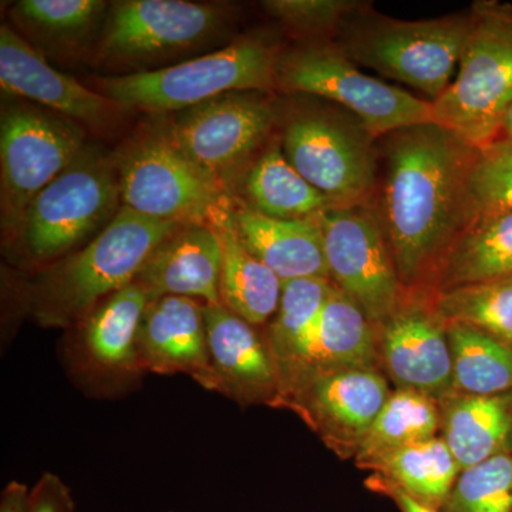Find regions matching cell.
I'll return each instance as SVG.
<instances>
[{
	"label": "cell",
	"instance_id": "277c9868",
	"mask_svg": "<svg viewBox=\"0 0 512 512\" xmlns=\"http://www.w3.org/2000/svg\"><path fill=\"white\" fill-rule=\"evenodd\" d=\"M279 57L281 52L265 40L247 37L187 62L101 77L96 84L121 110L174 113L224 94L278 87Z\"/></svg>",
	"mask_w": 512,
	"mask_h": 512
},
{
	"label": "cell",
	"instance_id": "8fae6325",
	"mask_svg": "<svg viewBox=\"0 0 512 512\" xmlns=\"http://www.w3.org/2000/svg\"><path fill=\"white\" fill-rule=\"evenodd\" d=\"M330 282L380 326L407 298L375 212L339 205L316 215Z\"/></svg>",
	"mask_w": 512,
	"mask_h": 512
},
{
	"label": "cell",
	"instance_id": "4dcf8cb0",
	"mask_svg": "<svg viewBox=\"0 0 512 512\" xmlns=\"http://www.w3.org/2000/svg\"><path fill=\"white\" fill-rule=\"evenodd\" d=\"M110 5L101 0H20L13 22L30 39L50 49L76 47L101 30Z\"/></svg>",
	"mask_w": 512,
	"mask_h": 512
},
{
	"label": "cell",
	"instance_id": "8d00e7d4",
	"mask_svg": "<svg viewBox=\"0 0 512 512\" xmlns=\"http://www.w3.org/2000/svg\"><path fill=\"white\" fill-rule=\"evenodd\" d=\"M365 484L370 490L392 498L402 512H440L439 510H434V508L421 504L420 501H417L412 495L407 494L402 488L396 487V485L389 483V481L384 480L383 477L377 476V474H373V476L367 478Z\"/></svg>",
	"mask_w": 512,
	"mask_h": 512
},
{
	"label": "cell",
	"instance_id": "30bf717a",
	"mask_svg": "<svg viewBox=\"0 0 512 512\" xmlns=\"http://www.w3.org/2000/svg\"><path fill=\"white\" fill-rule=\"evenodd\" d=\"M83 128L53 111L3 107L0 120L2 227L15 237L29 205L83 150Z\"/></svg>",
	"mask_w": 512,
	"mask_h": 512
},
{
	"label": "cell",
	"instance_id": "3957f363",
	"mask_svg": "<svg viewBox=\"0 0 512 512\" xmlns=\"http://www.w3.org/2000/svg\"><path fill=\"white\" fill-rule=\"evenodd\" d=\"M470 23V12L400 20L365 3L343 23L333 42L357 66L407 84L434 101L457 74Z\"/></svg>",
	"mask_w": 512,
	"mask_h": 512
},
{
	"label": "cell",
	"instance_id": "d590c367",
	"mask_svg": "<svg viewBox=\"0 0 512 512\" xmlns=\"http://www.w3.org/2000/svg\"><path fill=\"white\" fill-rule=\"evenodd\" d=\"M28 512H74L72 493L56 474L45 473L32 488Z\"/></svg>",
	"mask_w": 512,
	"mask_h": 512
},
{
	"label": "cell",
	"instance_id": "f35d334b",
	"mask_svg": "<svg viewBox=\"0 0 512 512\" xmlns=\"http://www.w3.org/2000/svg\"><path fill=\"white\" fill-rule=\"evenodd\" d=\"M498 137L512 138V107L508 111L507 116H505L503 128H501V133Z\"/></svg>",
	"mask_w": 512,
	"mask_h": 512
},
{
	"label": "cell",
	"instance_id": "6da1fadb",
	"mask_svg": "<svg viewBox=\"0 0 512 512\" xmlns=\"http://www.w3.org/2000/svg\"><path fill=\"white\" fill-rule=\"evenodd\" d=\"M477 147L436 123L377 138L375 212L407 295L430 296L444 259L477 212L468 178Z\"/></svg>",
	"mask_w": 512,
	"mask_h": 512
},
{
	"label": "cell",
	"instance_id": "83f0119b",
	"mask_svg": "<svg viewBox=\"0 0 512 512\" xmlns=\"http://www.w3.org/2000/svg\"><path fill=\"white\" fill-rule=\"evenodd\" d=\"M244 188L249 207L279 220H305L339 207L312 187L278 146L269 147L249 168Z\"/></svg>",
	"mask_w": 512,
	"mask_h": 512
},
{
	"label": "cell",
	"instance_id": "5b68a950",
	"mask_svg": "<svg viewBox=\"0 0 512 512\" xmlns=\"http://www.w3.org/2000/svg\"><path fill=\"white\" fill-rule=\"evenodd\" d=\"M456 79L433 101L434 123L481 147L500 136L512 107V5L480 0Z\"/></svg>",
	"mask_w": 512,
	"mask_h": 512
},
{
	"label": "cell",
	"instance_id": "f546056e",
	"mask_svg": "<svg viewBox=\"0 0 512 512\" xmlns=\"http://www.w3.org/2000/svg\"><path fill=\"white\" fill-rule=\"evenodd\" d=\"M441 430L440 404L427 394L396 389L373 421L355 457L363 468L376 457L437 437Z\"/></svg>",
	"mask_w": 512,
	"mask_h": 512
},
{
	"label": "cell",
	"instance_id": "1f68e13d",
	"mask_svg": "<svg viewBox=\"0 0 512 512\" xmlns=\"http://www.w3.org/2000/svg\"><path fill=\"white\" fill-rule=\"evenodd\" d=\"M430 298L444 323L476 326L512 346V279L453 289Z\"/></svg>",
	"mask_w": 512,
	"mask_h": 512
},
{
	"label": "cell",
	"instance_id": "ffe728a7",
	"mask_svg": "<svg viewBox=\"0 0 512 512\" xmlns=\"http://www.w3.org/2000/svg\"><path fill=\"white\" fill-rule=\"evenodd\" d=\"M232 225L245 248L282 282L329 279L322 232L315 217L279 220L249 205L232 210Z\"/></svg>",
	"mask_w": 512,
	"mask_h": 512
},
{
	"label": "cell",
	"instance_id": "e0dca14e",
	"mask_svg": "<svg viewBox=\"0 0 512 512\" xmlns=\"http://www.w3.org/2000/svg\"><path fill=\"white\" fill-rule=\"evenodd\" d=\"M0 86L10 96L23 97L90 128L109 126L121 110L109 97L53 69L8 25L0 29Z\"/></svg>",
	"mask_w": 512,
	"mask_h": 512
},
{
	"label": "cell",
	"instance_id": "cb8c5ba5",
	"mask_svg": "<svg viewBox=\"0 0 512 512\" xmlns=\"http://www.w3.org/2000/svg\"><path fill=\"white\" fill-rule=\"evenodd\" d=\"M333 288L335 285L329 279L284 282L281 303L266 330L281 375V396L302 373L323 306Z\"/></svg>",
	"mask_w": 512,
	"mask_h": 512
},
{
	"label": "cell",
	"instance_id": "d6986e66",
	"mask_svg": "<svg viewBox=\"0 0 512 512\" xmlns=\"http://www.w3.org/2000/svg\"><path fill=\"white\" fill-rule=\"evenodd\" d=\"M222 244L211 225H180L158 245L138 274L136 282L151 301L164 296L195 299L218 305Z\"/></svg>",
	"mask_w": 512,
	"mask_h": 512
},
{
	"label": "cell",
	"instance_id": "f1b7e54d",
	"mask_svg": "<svg viewBox=\"0 0 512 512\" xmlns=\"http://www.w3.org/2000/svg\"><path fill=\"white\" fill-rule=\"evenodd\" d=\"M453 392L491 396L512 390V346L466 323H446Z\"/></svg>",
	"mask_w": 512,
	"mask_h": 512
},
{
	"label": "cell",
	"instance_id": "603a6c76",
	"mask_svg": "<svg viewBox=\"0 0 512 512\" xmlns=\"http://www.w3.org/2000/svg\"><path fill=\"white\" fill-rule=\"evenodd\" d=\"M512 279V214L478 215L448 252L431 295Z\"/></svg>",
	"mask_w": 512,
	"mask_h": 512
},
{
	"label": "cell",
	"instance_id": "d4e9b609",
	"mask_svg": "<svg viewBox=\"0 0 512 512\" xmlns=\"http://www.w3.org/2000/svg\"><path fill=\"white\" fill-rule=\"evenodd\" d=\"M151 301L146 289L131 282L104 299L83 320L87 355L109 372H136L138 335Z\"/></svg>",
	"mask_w": 512,
	"mask_h": 512
},
{
	"label": "cell",
	"instance_id": "4fadbf2b",
	"mask_svg": "<svg viewBox=\"0 0 512 512\" xmlns=\"http://www.w3.org/2000/svg\"><path fill=\"white\" fill-rule=\"evenodd\" d=\"M278 114L258 92L228 93L180 111L163 127L192 164L225 185L242 164L265 143Z\"/></svg>",
	"mask_w": 512,
	"mask_h": 512
},
{
	"label": "cell",
	"instance_id": "ac0fdd59",
	"mask_svg": "<svg viewBox=\"0 0 512 512\" xmlns=\"http://www.w3.org/2000/svg\"><path fill=\"white\" fill-rule=\"evenodd\" d=\"M138 367L157 375L183 373L215 392L204 303L181 296L151 302L138 335Z\"/></svg>",
	"mask_w": 512,
	"mask_h": 512
},
{
	"label": "cell",
	"instance_id": "44dd1931",
	"mask_svg": "<svg viewBox=\"0 0 512 512\" xmlns=\"http://www.w3.org/2000/svg\"><path fill=\"white\" fill-rule=\"evenodd\" d=\"M439 404L441 437L461 470L512 454V390L491 396L450 393Z\"/></svg>",
	"mask_w": 512,
	"mask_h": 512
},
{
	"label": "cell",
	"instance_id": "9a60e30c",
	"mask_svg": "<svg viewBox=\"0 0 512 512\" xmlns=\"http://www.w3.org/2000/svg\"><path fill=\"white\" fill-rule=\"evenodd\" d=\"M379 367L396 389L413 390L437 402L453 392V355L446 323L430 296L407 295L400 308L377 326Z\"/></svg>",
	"mask_w": 512,
	"mask_h": 512
},
{
	"label": "cell",
	"instance_id": "d6a6232c",
	"mask_svg": "<svg viewBox=\"0 0 512 512\" xmlns=\"http://www.w3.org/2000/svg\"><path fill=\"white\" fill-rule=\"evenodd\" d=\"M440 512H512V454L461 470Z\"/></svg>",
	"mask_w": 512,
	"mask_h": 512
},
{
	"label": "cell",
	"instance_id": "ba28073f",
	"mask_svg": "<svg viewBox=\"0 0 512 512\" xmlns=\"http://www.w3.org/2000/svg\"><path fill=\"white\" fill-rule=\"evenodd\" d=\"M116 161L121 204L144 217L215 227L234 210L224 188L192 164L163 128L134 138Z\"/></svg>",
	"mask_w": 512,
	"mask_h": 512
},
{
	"label": "cell",
	"instance_id": "484cf974",
	"mask_svg": "<svg viewBox=\"0 0 512 512\" xmlns=\"http://www.w3.org/2000/svg\"><path fill=\"white\" fill-rule=\"evenodd\" d=\"M215 228L222 244L221 305L251 325H265L278 311L284 282L242 244L232 212Z\"/></svg>",
	"mask_w": 512,
	"mask_h": 512
},
{
	"label": "cell",
	"instance_id": "9c48e42d",
	"mask_svg": "<svg viewBox=\"0 0 512 512\" xmlns=\"http://www.w3.org/2000/svg\"><path fill=\"white\" fill-rule=\"evenodd\" d=\"M377 137L348 110L292 114L282 151L312 187L336 205L369 204L375 190Z\"/></svg>",
	"mask_w": 512,
	"mask_h": 512
},
{
	"label": "cell",
	"instance_id": "7c38bea8",
	"mask_svg": "<svg viewBox=\"0 0 512 512\" xmlns=\"http://www.w3.org/2000/svg\"><path fill=\"white\" fill-rule=\"evenodd\" d=\"M225 16L221 8L185 0H123L110 5L96 55L107 66L158 62L212 39Z\"/></svg>",
	"mask_w": 512,
	"mask_h": 512
},
{
	"label": "cell",
	"instance_id": "52a82bcc",
	"mask_svg": "<svg viewBox=\"0 0 512 512\" xmlns=\"http://www.w3.org/2000/svg\"><path fill=\"white\" fill-rule=\"evenodd\" d=\"M278 87L322 97L348 110L377 138L399 128L434 123L433 101L363 73L333 40L281 53Z\"/></svg>",
	"mask_w": 512,
	"mask_h": 512
},
{
	"label": "cell",
	"instance_id": "e575fe53",
	"mask_svg": "<svg viewBox=\"0 0 512 512\" xmlns=\"http://www.w3.org/2000/svg\"><path fill=\"white\" fill-rule=\"evenodd\" d=\"M272 18L311 42L335 39L343 23L365 2L359 0H268L262 3Z\"/></svg>",
	"mask_w": 512,
	"mask_h": 512
},
{
	"label": "cell",
	"instance_id": "5bb4252c",
	"mask_svg": "<svg viewBox=\"0 0 512 512\" xmlns=\"http://www.w3.org/2000/svg\"><path fill=\"white\" fill-rule=\"evenodd\" d=\"M390 392L379 369L319 373L298 380L279 400L340 458L356 457Z\"/></svg>",
	"mask_w": 512,
	"mask_h": 512
},
{
	"label": "cell",
	"instance_id": "7402d4cb",
	"mask_svg": "<svg viewBox=\"0 0 512 512\" xmlns=\"http://www.w3.org/2000/svg\"><path fill=\"white\" fill-rule=\"evenodd\" d=\"M352 369L380 370L377 326L335 286L323 306L305 366L293 384L306 376Z\"/></svg>",
	"mask_w": 512,
	"mask_h": 512
},
{
	"label": "cell",
	"instance_id": "7a4b0ae2",
	"mask_svg": "<svg viewBox=\"0 0 512 512\" xmlns=\"http://www.w3.org/2000/svg\"><path fill=\"white\" fill-rule=\"evenodd\" d=\"M178 227L121 207L86 247L37 276L30 292L32 315L50 328L83 322L104 299L136 281L158 245Z\"/></svg>",
	"mask_w": 512,
	"mask_h": 512
},
{
	"label": "cell",
	"instance_id": "74e56055",
	"mask_svg": "<svg viewBox=\"0 0 512 512\" xmlns=\"http://www.w3.org/2000/svg\"><path fill=\"white\" fill-rule=\"evenodd\" d=\"M30 493L28 485L12 481L3 490L0 512H28Z\"/></svg>",
	"mask_w": 512,
	"mask_h": 512
},
{
	"label": "cell",
	"instance_id": "836d02e7",
	"mask_svg": "<svg viewBox=\"0 0 512 512\" xmlns=\"http://www.w3.org/2000/svg\"><path fill=\"white\" fill-rule=\"evenodd\" d=\"M468 187L477 217L512 214V138L497 137L477 147Z\"/></svg>",
	"mask_w": 512,
	"mask_h": 512
},
{
	"label": "cell",
	"instance_id": "2e32d148",
	"mask_svg": "<svg viewBox=\"0 0 512 512\" xmlns=\"http://www.w3.org/2000/svg\"><path fill=\"white\" fill-rule=\"evenodd\" d=\"M215 392L242 406L278 407L281 375L266 335L224 305H204Z\"/></svg>",
	"mask_w": 512,
	"mask_h": 512
},
{
	"label": "cell",
	"instance_id": "4316f807",
	"mask_svg": "<svg viewBox=\"0 0 512 512\" xmlns=\"http://www.w3.org/2000/svg\"><path fill=\"white\" fill-rule=\"evenodd\" d=\"M363 468L439 511L461 473L456 457L439 436L390 451Z\"/></svg>",
	"mask_w": 512,
	"mask_h": 512
},
{
	"label": "cell",
	"instance_id": "8992f818",
	"mask_svg": "<svg viewBox=\"0 0 512 512\" xmlns=\"http://www.w3.org/2000/svg\"><path fill=\"white\" fill-rule=\"evenodd\" d=\"M121 207L116 156L86 144L32 201L15 238L32 261L56 262L100 234Z\"/></svg>",
	"mask_w": 512,
	"mask_h": 512
}]
</instances>
